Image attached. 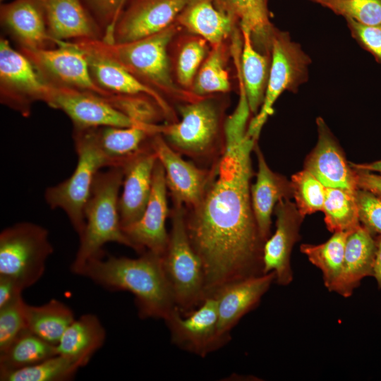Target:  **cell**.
Returning <instances> with one entry per match:
<instances>
[{
	"label": "cell",
	"instance_id": "6da1fadb",
	"mask_svg": "<svg viewBox=\"0 0 381 381\" xmlns=\"http://www.w3.org/2000/svg\"><path fill=\"white\" fill-rule=\"evenodd\" d=\"M224 152L198 205L184 208L190 242L203 267L206 297L262 272V239L250 198V155L258 141L243 128L224 132Z\"/></svg>",
	"mask_w": 381,
	"mask_h": 381
},
{
	"label": "cell",
	"instance_id": "7a4b0ae2",
	"mask_svg": "<svg viewBox=\"0 0 381 381\" xmlns=\"http://www.w3.org/2000/svg\"><path fill=\"white\" fill-rule=\"evenodd\" d=\"M136 258L104 255L89 260L76 274L112 291L135 296L139 316L165 320L176 308L162 255L146 250Z\"/></svg>",
	"mask_w": 381,
	"mask_h": 381
},
{
	"label": "cell",
	"instance_id": "3957f363",
	"mask_svg": "<svg viewBox=\"0 0 381 381\" xmlns=\"http://www.w3.org/2000/svg\"><path fill=\"white\" fill-rule=\"evenodd\" d=\"M123 179V171L119 166L108 167L97 174L85 207V226L71 265L72 272L77 274L89 260L102 255V247L107 243L134 249L120 219L119 199Z\"/></svg>",
	"mask_w": 381,
	"mask_h": 381
},
{
	"label": "cell",
	"instance_id": "277c9868",
	"mask_svg": "<svg viewBox=\"0 0 381 381\" xmlns=\"http://www.w3.org/2000/svg\"><path fill=\"white\" fill-rule=\"evenodd\" d=\"M179 110L181 120L161 126L159 133L181 156L189 157L200 167H212L225 149L219 109L212 101L200 100L180 106Z\"/></svg>",
	"mask_w": 381,
	"mask_h": 381
},
{
	"label": "cell",
	"instance_id": "5b68a950",
	"mask_svg": "<svg viewBox=\"0 0 381 381\" xmlns=\"http://www.w3.org/2000/svg\"><path fill=\"white\" fill-rule=\"evenodd\" d=\"M174 32V28L169 26L156 34L128 42L109 43L102 39L71 42L80 49L117 63L150 87L179 93L171 78L167 56V46Z\"/></svg>",
	"mask_w": 381,
	"mask_h": 381
},
{
	"label": "cell",
	"instance_id": "8992f818",
	"mask_svg": "<svg viewBox=\"0 0 381 381\" xmlns=\"http://www.w3.org/2000/svg\"><path fill=\"white\" fill-rule=\"evenodd\" d=\"M78 162L70 177L47 188L44 199L51 209H61L67 215L79 238L85 226V207L90 196L97 174L111 167L99 148L95 128L73 131Z\"/></svg>",
	"mask_w": 381,
	"mask_h": 381
},
{
	"label": "cell",
	"instance_id": "52a82bcc",
	"mask_svg": "<svg viewBox=\"0 0 381 381\" xmlns=\"http://www.w3.org/2000/svg\"><path fill=\"white\" fill-rule=\"evenodd\" d=\"M171 229L162 255V265L181 314L196 308L206 298L202 264L194 250L185 225L184 207L173 205L170 209Z\"/></svg>",
	"mask_w": 381,
	"mask_h": 381
},
{
	"label": "cell",
	"instance_id": "ba28073f",
	"mask_svg": "<svg viewBox=\"0 0 381 381\" xmlns=\"http://www.w3.org/2000/svg\"><path fill=\"white\" fill-rule=\"evenodd\" d=\"M53 252L44 227L27 222L10 226L0 234V275L28 288L42 277Z\"/></svg>",
	"mask_w": 381,
	"mask_h": 381
},
{
	"label": "cell",
	"instance_id": "9c48e42d",
	"mask_svg": "<svg viewBox=\"0 0 381 381\" xmlns=\"http://www.w3.org/2000/svg\"><path fill=\"white\" fill-rule=\"evenodd\" d=\"M270 54V68L264 100L260 111L247 128V134L256 141L268 116L273 114V105L279 96L284 90L296 92L308 77L310 58L298 43L291 40L289 33L274 32Z\"/></svg>",
	"mask_w": 381,
	"mask_h": 381
},
{
	"label": "cell",
	"instance_id": "30bf717a",
	"mask_svg": "<svg viewBox=\"0 0 381 381\" xmlns=\"http://www.w3.org/2000/svg\"><path fill=\"white\" fill-rule=\"evenodd\" d=\"M55 44L48 48L20 51L29 59L47 85L93 95L111 103L116 95L104 90L95 83L84 52L72 42L56 41Z\"/></svg>",
	"mask_w": 381,
	"mask_h": 381
},
{
	"label": "cell",
	"instance_id": "8fae6325",
	"mask_svg": "<svg viewBox=\"0 0 381 381\" xmlns=\"http://www.w3.org/2000/svg\"><path fill=\"white\" fill-rule=\"evenodd\" d=\"M50 87L41 78L29 59L0 40L1 102L23 116H28L34 102H46Z\"/></svg>",
	"mask_w": 381,
	"mask_h": 381
},
{
	"label": "cell",
	"instance_id": "7c38bea8",
	"mask_svg": "<svg viewBox=\"0 0 381 381\" xmlns=\"http://www.w3.org/2000/svg\"><path fill=\"white\" fill-rule=\"evenodd\" d=\"M173 344L205 357L218 350L228 341L218 329L217 301L214 295L207 296L194 310L181 314L175 308L164 320Z\"/></svg>",
	"mask_w": 381,
	"mask_h": 381
},
{
	"label": "cell",
	"instance_id": "4fadbf2b",
	"mask_svg": "<svg viewBox=\"0 0 381 381\" xmlns=\"http://www.w3.org/2000/svg\"><path fill=\"white\" fill-rule=\"evenodd\" d=\"M150 145L165 173L168 193L173 205L190 209L199 203L215 173L217 162L210 168H203L193 162L185 160L164 140L155 134Z\"/></svg>",
	"mask_w": 381,
	"mask_h": 381
},
{
	"label": "cell",
	"instance_id": "5bb4252c",
	"mask_svg": "<svg viewBox=\"0 0 381 381\" xmlns=\"http://www.w3.org/2000/svg\"><path fill=\"white\" fill-rule=\"evenodd\" d=\"M45 103L65 113L71 120L75 131L103 126L130 127L140 125L108 101L74 90L50 86Z\"/></svg>",
	"mask_w": 381,
	"mask_h": 381
},
{
	"label": "cell",
	"instance_id": "9a60e30c",
	"mask_svg": "<svg viewBox=\"0 0 381 381\" xmlns=\"http://www.w3.org/2000/svg\"><path fill=\"white\" fill-rule=\"evenodd\" d=\"M168 189L164 169L158 160L155 164L150 197L142 217L135 223L122 228L139 254L150 250L162 255L169 241L166 219L169 217Z\"/></svg>",
	"mask_w": 381,
	"mask_h": 381
},
{
	"label": "cell",
	"instance_id": "2e32d148",
	"mask_svg": "<svg viewBox=\"0 0 381 381\" xmlns=\"http://www.w3.org/2000/svg\"><path fill=\"white\" fill-rule=\"evenodd\" d=\"M274 211L276 229L263 246L262 272H274L275 282L279 285L287 286L294 278L291 254L294 246L299 240V229L304 217L289 199L278 202Z\"/></svg>",
	"mask_w": 381,
	"mask_h": 381
},
{
	"label": "cell",
	"instance_id": "e0dca14e",
	"mask_svg": "<svg viewBox=\"0 0 381 381\" xmlns=\"http://www.w3.org/2000/svg\"><path fill=\"white\" fill-rule=\"evenodd\" d=\"M193 1L140 0L119 18L112 42H132L164 30Z\"/></svg>",
	"mask_w": 381,
	"mask_h": 381
},
{
	"label": "cell",
	"instance_id": "ac0fdd59",
	"mask_svg": "<svg viewBox=\"0 0 381 381\" xmlns=\"http://www.w3.org/2000/svg\"><path fill=\"white\" fill-rule=\"evenodd\" d=\"M275 281V274L251 276L226 284L213 295L217 301L218 329L221 337L229 341L234 327L255 308Z\"/></svg>",
	"mask_w": 381,
	"mask_h": 381
},
{
	"label": "cell",
	"instance_id": "d6986e66",
	"mask_svg": "<svg viewBox=\"0 0 381 381\" xmlns=\"http://www.w3.org/2000/svg\"><path fill=\"white\" fill-rule=\"evenodd\" d=\"M157 161V155L150 143L121 166L123 179L119 209L122 228L135 223L142 217L150 197Z\"/></svg>",
	"mask_w": 381,
	"mask_h": 381
},
{
	"label": "cell",
	"instance_id": "ffe728a7",
	"mask_svg": "<svg viewBox=\"0 0 381 381\" xmlns=\"http://www.w3.org/2000/svg\"><path fill=\"white\" fill-rule=\"evenodd\" d=\"M318 140L307 156L304 169L325 187L356 190V172L344 155L336 138L321 117L316 119Z\"/></svg>",
	"mask_w": 381,
	"mask_h": 381
},
{
	"label": "cell",
	"instance_id": "44dd1931",
	"mask_svg": "<svg viewBox=\"0 0 381 381\" xmlns=\"http://www.w3.org/2000/svg\"><path fill=\"white\" fill-rule=\"evenodd\" d=\"M2 25L20 49H38L54 47L40 0H16L1 6Z\"/></svg>",
	"mask_w": 381,
	"mask_h": 381
},
{
	"label": "cell",
	"instance_id": "7402d4cb",
	"mask_svg": "<svg viewBox=\"0 0 381 381\" xmlns=\"http://www.w3.org/2000/svg\"><path fill=\"white\" fill-rule=\"evenodd\" d=\"M49 35L56 41L102 39L99 25L81 0H40Z\"/></svg>",
	"mask_w": 381,
	"mask_h": 381
},
{
	"label": "cell",
	"instance_id": "603a6c76",
	"mask_svg": "<svg viewBox=\"0 0 381 381\" xmlns=\"http://www.w3.org/2000/svg\"><path fill=\"white\" fill-rule=\"evenodd\" d=\"M258 172L250 186L252 207L260 236L264 242L270 236L272 214L281 200L292 196L291 181L274 172L267 165L258 143L255 145Z\"/></svg>",
	"mask_w": 381,
	"mask_h": 381
},
{
	"label": "cell",
	"instance_id": "cb8c5ba5",
	"mask_svg": "<svg viewBox=\"0 0 381 381\" xmlns=\"http://www.w3.org/2000/svg\"><path fill=\"white\" fill-rule=\"evenodd\" d=\"M80 49L85 54L91 76L99 87L114 95L148 97L160 107L165 117L172 118L170 107L157 90L117 63L90 50Z\"/></svg>",
	"mask_w": 381,
	"mask_h": 381
},
{
	"label": "cell",
	"instance_id": "d4e9b609",
	"mask_svg": "<svg viewBox=\"0 0 381 381\" xmlns=\"http://www.w3.org/2000/svg\"><path fill=\"white\" fill-rule=\"evenodd\" d=\"M376 250V239L364 226L361 225L350 232L346 242L342 268L330 291L345 298L351 296L363 278L373 276Z\"/></svg>",
	"mask_w": 381,
	"mask_h": 381
},
{
	"label": "cell",
	"instance_id": "484cf974",
	"mask_svg": "<svg viewBox=\"0 0 381 381\" xmlns=\"http://www.w3.org/2000/svg\"><path fill=\"white\" fill-rule=\"evenodd\" d=\"M160 125L130 127L103 126L95 128L97 144L110 161L111 167L122 164L150 143L152 137L159 133Z\"/></svg>",
	"mask_w": 381,
	"mask_h": 381
},
{
	"label": "cell",
	"instance_id": "4316f807",
	"mask_svg": "<svg viewBox=\"0 0 381 381\" xmlns=\"http://www.w3.org/2000/svg\"><path fill=\"white\" fill-rule=\"evenodd\" d=\"M105 338V329L99 318L93 314H85L65 330L56 345L57 352L85 365L102 346Z\"/></svg>",
	"mask_w": 381,
	"mask_h": 381
},
{
	"label": "cell",
	"instance_id": "83f0119b",
	"mask_svg": "<svg viewBox=\"0 0 381 381\" xmlns=\"http://www.w3.org/2000/svg\"><path fill=\"white\" fill-rule=\"evenodd\" d=\"M243 47L241 60L236 57L250 112L256 114L262 106L267 85L270 61L253 46L249 32L241 30Z\"/></svg>",
	"mask_w": 381,
	"mask_h": 381
},
{
	"label": "cell",
	"instance_id": "f1b7e54d",
	"mask_svg": "<svg viewBox=\"0 0 381 381\" xmlns=\"http://www.w3.org/2000/svg\"><path fill=\"white\" fill-rule=\"evenodd\" d=\"M179 21L214 45L220 44L232 27L231 17L219 10L212 0H193L181 13Z\"/></svg>",
	"mask_w": 381,
	"mask_h": 381
},
{
	"label": "cell",
	"instance_id": "f546056e",
	"mask_svg": "<svg viewBox=\"0 0 381 381\" xmlns=\"http://www.w3.org/2000/svg\"><path fill=\"white\" fill-rule=\"evenodd\" d=\"M25 313L28 329L56 346L65 330L75 320L72 310L56 299L37 306L25 303Z\"/></svg>",
	"mask_w": 381,
	"mask_h": 381
},
{
	"label": "cell",
	"instance_id": "4dcf8cb0",
	"mask_svg": "<svg viewBox=\"0 0 381 381\" xmlns=\"http://www.w3.org/2000/svg\"><path fill=\"white\" fill-rule=\"evenodd\" d=\"M56 354V345L27 329L0 352V373L27 368Z\"/></svg>",
	"mask_w": 381,
	"mask_h": 381
},
{
	"label": "cell",
	"instance_id": "1f68e13d",
	"mask_svg": "<svg viewBox=\"0 0 381 381\" xmlns=\"http://www.w3.org/2000/svg\"><path fill=\"white\" fill-rule=\"evenodd\" d=\"M239 19L241 30L250 32L256 49L271 50L275 31L270 20L267 0H225Z\"/></svg>",
	"mask_w": 381,
	"mask_h": 381
},
{
	"label": "cell",
	"instance_id": "d6a6232c",
	"mask_svg": "<svg viewBox=\"0 0 381 381\" xmlns=\"http://www.w3.org/2000/svg\"><path fill=\"white\" fill-rule=\"evenodd\" d=\"M351 231H338L325 243H303L301 251L322 273L325 287L330 291L342 268L347 237Z\"/></svg>",
	"mask_w": 381,
	"mask_h": 381
},
{
	"label": "cell",
	"instance_id": "836d02e7",
	"mask_svg": "<svg viewBox=\"0 0 381 381\" xmlns=\"http://www.w3.org/2000/svg\"><path fill=\"white\" fill-rule=\"evenodd\" d=\"M356 191L326 187L322 211L326 226L329 231H352L361 225Z\"/></svg>",
	"mask_w": 381,
	"mask_h": 381
},
{
	"label": "cell",
	"instance_id": "e575fe53",
	"mask_svg": "<svg viewBox=\"0 0 381 381\" xmlns=\"http://www.w3.org/2000/svg\"><path fill=\"white\" fill-rule=\"evenodd\" d=\"M85 365L73 358L56 354L35 365L1 372V381H65L74 377Z\"/></svg>",
	"mask_w": 381,
	"mask_h": 381
},
{
	"label": "cell",
	"instance_id": "d590c367",
	"mask_svg": "<svg viewBox=\"0 0 381 381\" xmlns=\"http://www.w3.org/2000/svg\"><path fill=\"white\" fill-rule=\"evenodd\" d=\"M291 185L292 196L302 217L322 211L326 187L313 174L305 169L296 173L291 176Z\"/></svg>",
	"mask_w": 381,
	"mask_h": 381
},
{
	"label": "cell",
	"instance_id": "8d00e7d4",
	"mask_svg": "<svg viewBox=\"0 0 381 381\" xmlns=\"http://www.w3.org/2000/svg\"><path fill=\"white\" fill-rule=\"evenodd\" d=\"M365 25H381V0H309Z\"/></svg>",
	"mask_w": 381,
	"mask_h": 381
},
{
	"label": "cell",
	"instance_id": "74e56055",
	"mask_svg": "<svg viewBox=\"0 0 381 381\" xmlns=\"http://www.w3.org/2000/svg\"><path fill=\"white\" fill-rule=\"evenodd\" d=\"M210 53L202 64L194 83L196 95L225 92L229 90L228 73L224 68L220 46Z\"/></svg>",
	"mask_w": 381,
	"mask_h": 381
},
{
	"label": "cell",
	"instance_id": "f35d334b",
	"mask_svg": "<svg viewBox=\"0 0 381 381\" xmlns=\"http://www.w3.org/2000/svg\"><path fill=\"white\" fill-rule=\"evenodd\" d=\"M22 296L0 308V352L28 329Z\"/></svg>",
	"mask_w": 381,
	"mask_h": 381
},
{
	"label": "cell",
	"instance_id": "ab89813d",
	"mask_svg": "<svg viewBox=\"0 0 381 381\" xmlns=\"http://www.w3.org/2000/svg\"><path fill=\"white\" fill-rule=\"evenodd\" d=\"M206 53L202 40H193L186 43L181 48L177 61V76L181 84H191Z\"/></svg>",
	"mask_w": 381,
	"mask_h": 381
},
{
	"label": "cell",
	"instance_id": "60d3db41",
	"mask_svg": "<svg viewBox=\"0 0 381 381\" xmlns=\"http://www.w3.org/2000/svg\"><path fill=\"white\" fill-rule=\"evenodd\" d=\"M356 197L361 223L370 232L381 236V194L358 188Z\"/></svg>",
	"mask_w": 381,
	"mask_h": 381
},
{
	"label": "cell",
	"instance_id": "b9f144b4",
	"mask_svg": "<svg viewBox=\"0 0 381 381\" xmlns=\"http://www.w3.org/2000/svg\"><path fill=\"white\" fill-rule=\"evenodd\" d=\"M351 36L381 64V25L369 26L345 18Z\"/></svg>",
	"mask_w": 381,
	"mask_h": 381
},
{
	"label": "cell",
	"instance_id": "7bdbcfd3",
	"mask_svg": "<svg viewBox=\"0 0 381 381\" xmlns=\"http://www.w3.org/2000/svg\"><path fill=\"white\" fill-rule=\"evenodd\" d=\"M85 1L97 18V23H99L104 30L107 28L110 30L114 28L121 0Z\"/></svg>",
	"mask_w": 381,
	"mask_h": 381
},
{
	"label": "cell",
	"instance_id": "ee69618b",
	"mask_svg": "<svg viewBox=\"0 0 381 381\" xmlns=\"http://www.w3.org/2000/svg\"><path fill=\"white\" fill-rule=\"evenodd\" d=\"M23 289L14 279L0 275V308L20 298Z\"/></svg>",
	"mask_w": 381,
	"mask_h": 381
},
{
	"label": "cell",
	"instance_id": "f6af8a7d",
	"mask_svg": "<svg viewBox=\"0 0 381 381\" xmlns=\"http://www.w3.org/2000/svg\"><path fill=\"white\" fill-rule=\"evenodd\" d=\"M358 188L381 194V175L367 170L353 168Z\"/></svg>",
	"mask_w": 381,
	"mask_h": 381
},
{
	"label": "cell",
	"instance_id": "bcb514c9",
	"mask_svg": "<svg viewBox=\"0 0 381 381\" xmlns=\"http://www.w3.org/2000/svg\"><path fill=\"white\" fill-rule=\"evenodd\" d=\"M377 250L373 268V277L377 281L378 287L381 289V236L376 239Z\"/></svg>",
	"mask_w": 381,
	"mask_h": 381
},
{
	"label": "cell",
	"instance_id": "7dc6e473",
	"mask_svg": "<svg viewBox=\"0 0 381 381\" xmlns=\"http://www.w3.org/2000/svg\"><path fill=\"white\" fill-rule=\"evenodd\" d=\"M350 165L355 169L367 170L371 172L378 173L381 175V159L363 164H355L350 162Z\"/></svg>",
	"mask_w": 381,
	"mask_h": 381
},
{
	"label": "cell",
	"instance_id": "c3c4849f",
	"mask_svg": "<svg viewBox=\"0 0 381 381\" xmlns=\"http://www.w3.org/2000/svg\"><path fill=\"white\" fill-rule=\"evenodd\" d=\"M126 1V0H121V1L120 6H119V10H118V13H117V19H116V22H117L120 16H121V8H123V5L125 4Z\"/></svg>",
	"mask_w": 381,
	"mask_h": 381
}]
</instances>
